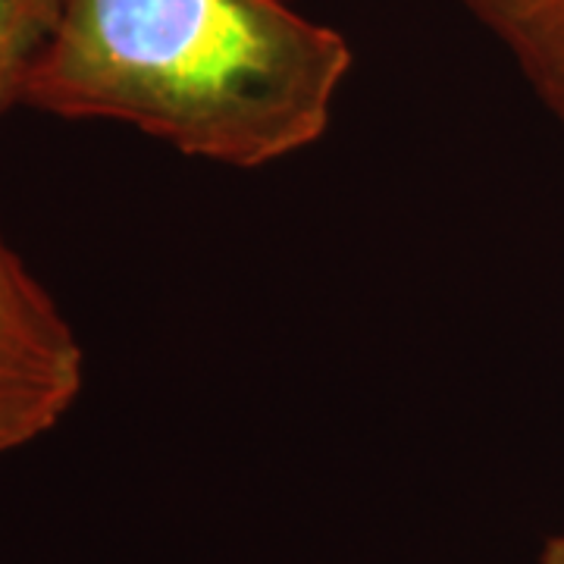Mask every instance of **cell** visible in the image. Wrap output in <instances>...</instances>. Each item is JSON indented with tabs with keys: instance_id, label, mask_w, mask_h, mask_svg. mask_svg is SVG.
<instances>
[{
	"instance_id": "obj_5",
	"label": "cell",
	"mask_w": 564,
	"mask_h": 564,
	"mask_svg": "<svg viewBox=\"0 0 564 564\" xmlns=\"http://www.w3.org/2000/svg\"><path fill=\"white\" fill-rule=\"evenodd\" d=\"M540 564H564V530L558 536H552V540L545 543Z\"/></svg>"
},
{
	"instance_id": "obj_3",
	"label": "cell",
	"mask_w": 564,
	"mask_h": 564,
	"mask_svg": "<svg viewBox=\"0 0 564 564\" xmlns=\"http://www.w3.org/2000/svg\"><path fill=\"white\" fill-rule=\"evenodd\" d=\"M564 129V0H462Z\"/></svg>"
},
{
	"instance_id": "obj_2",
	"label": "cell",
	"mask_w": 564,
	"mask_h": 564,
	"mask_svg": "<svg viewBox=\"0 0 564 564\" xmlns=\"http://www.w3.org/2000/svg\"><path fill=\"white\" fill-rule=\"evenodd\" d=\"M82 383L85 355L73 326L0 236V455L51 433Z\"/></svg>"
},
{
	"instance_id": "obj_4",
	"label": "cell",
	"mask_w": 564,
	"mask_h": 564,
	"mask_svg": "<svg viewBox=\"0 0 564 564\" xmlns=\"http://www.w3.org/2000/svg\"><path fill=\"white\" fill-rule=\"evenodd\" d=\"M66 0H0V113L22 104V88L61 25Z\"/></svg>"
},
{
	"instance_id": "obj_1",
	"label": "cell",
	"mask_w": 564,
	"mask_h": 564,
	"mask_svg": "<svg viewBox=\"0 0 564 564\" xmlns=\"http://www.w3.org/2000/svg\"><path fill=\"white\" fill-rule=\"evenodd\" d=\"M348 69L343 35L285 0H66L22 104L263 166L321 139Z\"/></svg>"
}]
</instances>
